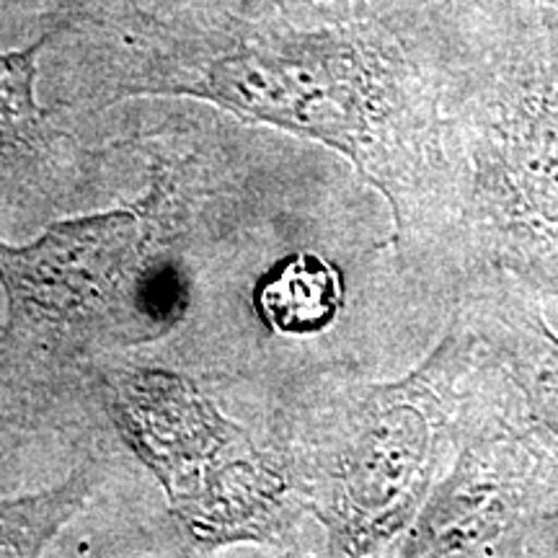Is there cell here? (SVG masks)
<instances>
[{
  "label": "cell",
  "instance_id": "obj_10",
  "mask_svg": "<svg viewBox=\"0 0 558 558\" xmlns=\"http://www.w3.org/2000/svg\"><path fill=\"white\" fill-rule=\"evenodd\" d=\"M166 3H179V0H166ZM548 3H554V5H558V0H548Z\"/></svg>",
  "mask_w": 558,
  "mask_h": 558
},
{
  "label": "cell",
  "instance_id": "obj_2",
  "mask_svg": "<svg viewBox=\"0 0 558 558\" xmlns=\"http://www.w3.org/2000/svg\"><path fill=\"white\" fill-rule=\"evenodd\" d=\"M437 150L409 282L445 318L492 279L558 305V5L448 0Z\"/></svg>",
  "mask_w": 558,
  "mask_h": 558
},
{
  "label": "cell",
  "instance_id": "obj_9",
  "mask_svg": "<svg viewBox=\"0 0 558 558\" xmlns=\"http://www.w3.org/2000/svg\"><path fill=\"white\" fill-rule=\"evenodd\" d=\"M58 29L41 34L24 50L0 52V143L34 145L45 128V109L34 99L37 60Z\"/></svg>",
  "mask_w": 558,
  "mask_h": 558
},
{
  "label": "cell",
  "instance_id": "obj_1",
  "mask_svg": "<svg viewBox=\"0 0 558 558\" xmlns=\"http://www.w3.org/2000/svg\"><path fill=\"white\" fill-rule=\"evenodd\" d=\"M179 3L109 21L117 96H194L339 153L407 248L439 190L448 0Z\"/></svg>",
  "mask_w": 558,
  "mask_h": 558
},
{
  "label": "cell",
  "instance_id": "obj_8",
  "mask_svg": "<svg viewBox=\"0 0 558 558\" xmlns=\"http://www.w3.org/2000/svg\"><path fill=\"white\" fill-rule=\"evenodd\" d=\"M86 497V473H75L52 492L0 501V556H39Z\"/></svg>",
  "mask_w": 558,
  "mask_h": 558
},
{
  "label": "cell",
  "instance_id": "obj_4",
  "mask_svg": "<svg viewBox=\"0 0 558 558\" xmlns=\"http://www.w3.org/2000/svg\"><path fill=\"white\" fill-rule=\"evenodd\" d=\"M556 533V458L520 424L512 388L478 341L452 458L393 556H554Z\"/></svg>",
  "mask_w": 558,
  "mask_h": 558
},
{
  "label": "cell",
  "instance_id": "obj_3",
  "mask_svg": "<svg viewBox=\"0 0 558 558\" xmlns=\"http://www.w3.org/2000/svg\"><path fill=\"white\" fill-rule=\"evenodd\" d=\"M476 357V337L450 316L407 373H349L320 396L295 445L271 448L300 507L326 527L331 556H393L448 469Z\"/></svg>",
  "mask_w": 558,
  "mask_h": 558
},
{
  "label": "cell",
  "instance_id": "obj_7",
  "mask_svg": "<svg viewBox=\"0 0 558 558\" xmlns=\"http://www.w3.org/2000/svg\"><path fill=\"white\" fill-rule=\"evenodd\" d=\"M352 275L318 251H292L262 271L251 308L271 337H320L347 316Z\"/></svg>",
  "mask_w": 558,
  "mask_h": 558
},
{
  "label": "cell",
  "instance_id": "obj_5",
  "mask_svg": "<svg viewBox=\"0 0 558 558\" xmlns=\"http://www.w3.org/2000/svg\"><path fill=\"white\" fill-rule=\"evenodd\" d=\"M143 269V228L128 209L54 222L32 246L0 243L11 324L101 333L130 308L150 339L137 311Z\"/></svg>",
  "mask_w": 558,
  "mask_h": 558
},
{
  "label": "cell",
  "instance_id": "obj_6",
  "mask_svg": "<svg viewBox=\"0 0 558 558\" xmlns=\"http://www.w3.org/2000/svg\"><path fill=\"white\" fill-rule=\"evenodd\" d=\"M450 316L497 362L514 393L520 424L558 463V329L548 318V300L509 279H494L465 292Z\"/></svg>",
  "mask_w": 558,
  "mask_h": 558
}]
</instances>
